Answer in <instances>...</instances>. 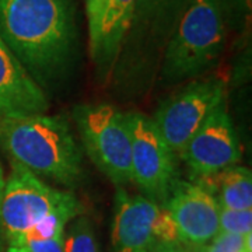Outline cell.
Instances as JSON below:
<instances>
[{
    "instance_id": "6da1fadb",
    "label": "cell",
    "mask_w": 252,
    "mask_h": 252,
    "mask_svg": "<svg viewBox=\"0 0 252 252\" xmlns=\"http://www.w3.org/2000/svg\"><path fill=\"white\" fill-rule=\"evenodd\" d=\"M0 38L44 87L59 79L72 62V0H0Z\"/></svg>"
},
{
    "instance_id": "7a4b0ae2",
    "label": "cell",
    "mask_w": 252,
    "mask_h": 252,
    "mask_svg": "<svg viewBox=\"0 0 252 252\" xmlns=\"http://www.w3.org/2000/svg\"><path fill=\"white\" fill-rule=\"evenodd\" d=\"M0 146L17 162L35 174L66 187L83 177V150L69 122L46 114L0 119Z\"/></svg>"
},
{
    "instance_id": "3957f363",
    "label": "cell",
    "mask_w": 252,
    "mask_h": 252,
    "mask_svg": "<svg viewBox=\"0 0 252 252\" xmlns=\"http://www.w3.org/2000/svg\"><path fill=\"white\" fill-rule=\"evenodd\" d=\"M228 21L225 0H192L164 46L162 80L178 84L209 72L224 51Z\"/></svg>"
},
{
    "instance_id": "277c9868",
    "label": "cell",
    "mask_w": 252,
    "mask_h": 252,
    "mask_svg": "<svg viewBox=\"0 0 252 252\" xmlns=\"http://www.w3.org/2000/svg\"><path fill=\"white\" fill-rule=\"evenodd\" d=\"M83 149L118 188L132 182L130 130L126 114L109 104H83L73 109Z\"/></svg>"
},
{
    "instance_id": "5b68a950",
    "label": "cell",
    "mask_w": 252,
    "mask_h": 252,
    "mask_svg": "<svg viewBox=\"0 0 252 252\" xmlns=\"http://www.w3.org/2000/svg\"><path fill=\"white\" fill-rule=\"evenodd\" d=\"M76 198L70 192L49 187L35 174L13 162L0 202V234L13 247L56 207Z\"/></svg>"
},
{
    "instance_id": "8992f818",
    "label": "cell",
    "mask_w": 252,
    "mask_h": 252,
    "mask_svg": "<svg viewBox=\"0 0 252 252\" xmlns=\"http://www.w3.org/2000/svg\"><path fill=\"white\" fill-rule=\"evenodd\" d=\"M126 118L132 143V182L142 196L162 206L177 181V154L152 118L142 112H129Z\"/></svg>"
},
{
    "instance_id": "52a82bcc",
    "label": "cell",
    "mask_w": 252,
    "mask_h": 252,
    "mask_svg": "<svg viewBox=\"0 0 252 252\" xmlns=\"http://www.w3.org/2000/svg\"><path fill=\"white\" fill-rule=\"evenodd\" d=\"M221 79L195 80L165 99L152 118L174 153L180 154L209 115L225 102Z\"/></svg>"
},
{
    "instance_id": "ba28073f",
    "label": "cell",
    "mask_w": 252,
    "mask_h": 252,
    "mask_svg": "<svg viewBox=\"0 0 252 252\" xmlns=\"http://www.w3.org/2000/svg\"><path fill=\"white\" fill-rule=\"evenodd\" d=\"M192 0H137L135 14L119 59L136 70H146L157 58L172 34L184 10Z\"/></svg>"
},
{
    "instance_id": "9c48e42d",
    "label": "cell",
    "mask_w": 252,
    "mask_h": 252,
    "mask_svg": "<svg viewBox=\"0 0 252 252\" xmlns=\"http://www.w3.org/2000/svg\"><path fill=\"white\" fill-rule=\"evenodd\" d=\"M180 156L193 180L217 174L241 161V143L225 102L209 115Z\"/></svg>"
},
{
    "instance_id": "30bf717a",
    "label": "cell",
    "mask_w": 252,
    "mask_h": 252,
    "mask_svg": "<svg viewBox=\"0 0 252 252\" xmlns=\"http://www.w3.org/2000/svg\"><path fill=\"white\" fill-rule=\"evenodd\" d=\"M162 207L170 213L184 244L202 247L219 234L220 205L195 181H175Z\"/></svg>"
},
{
    "instance_id": "8fae6325",
    "label": "cell",
    "mask_w": 252,
    "mask_h": 252,
    "mask_svg": "<svg viewBox=\"0 0 252 252\" xmlns=\"http://www.w3.org/2000/svg\"><path fill=\"white\" fill-rule=\"evenodd\" d=\"M158 205L142 195H132L118 188L114 199L111 228L112 252H152L153 223Z\"/></svg>"
},
{
    "instance_id": "7c38bea8",
    "label": "cell",
    "mask_w": 252,
    "mask_h": 252,
    "mask_svg": "<svg viewBox=\"0 0 252 252\" xmlns=\"http://www.w3.org/2000/svg\"><path fill=\"white\" fill-rule=\"evenodd\" d=\"M44 89L0 38V119L46 114Z\"/></svg>"
},
{
    "instance_id": "4fadbf2b",
    "label": "cell",
    "mask_w": 252,
    "mask_h": 252,
    "mask_svg": "<svg viewBox=\"0 0 252 252\" xmlns=\"http://www.w3.org/2000/svg\"><path fill=\"white\" fill-rule=\"evenodd\" d=\"M137 0H105L97 26L89 31L90 56L97 76L107 80L117 66L119 55L135 14Z\"/></svg>"
},
{
    "instance_id": "5bb4252c",
    "label": "cell",
    "mask_w": 252,
    "mask_h": 252,
    "mask_svg": "<svg viewBox=\"0 0 252 252\" xmlns=\"http://www.w3.org/2000/svg\"><path fill=\"white\" fill-rule=\"evenodd\" d=\"M207 189L220 207L252 210V174L245 167H230L205 178L193 180Z\"/></svg>"
},
{
    "instance_id": "9a60e30c",
    "label": "cell",
    "mask_w": 252,
    "mask_h": 252,
    "mask_svg": "<svg viewBox=\"0 0 252 252\" xmlns=\"http://www.w3.org/2000/svg\"><path fill=\"white\" fill-rule=\"evenodd\" d=\"M64 252H99L94 225L87 216L74 217L67 224L64 231Z\"/></svg>"
},
{
    "instance_id": "2e32d148",
    "label": "cell",
    "mask_w": 252,
    "mask_h": 252,
    "mask_svg": "<svg viewBox=\"0 0 252 252\" xmlns=\"http://www.w3.org/2000/svg\"><path fill=\"white\" fill-rule=\"evenodd\" d=\"M219 233L251 235L252 210H231V209L220 207Z\"/></svg>"
},
{
    "instance_id": "e0dca14e",
    "label": "cell",
    "mask_w": 252,
    "mask_h": 252,
    "mask_svg": "<svg viewBox=\"0 0 252 252\" xmlns=\"http://www.w3.org/2000/svg\"><path fill=\"white\" fill-rule=\"evenodd\" d=\"M252 235L219 233L209 243L205 252H252Z\"/></svg>"
},
{
    "instance_id": "ac0fdd59",
    "label": "cell",
    "mask_w": 252,
    "mask_h": 252,
    "mask_svg": "<svg viewBox=\"0 0 252 252\" xmlns=\"http://www.w3.org/2000/svg\"><path fill=\"white\" fill-rule=\"evenodd\" d=\"M154 241L162 243H182L177 230V225L170 216V213L162 206H158V213L153 223Z\"/></svg>"
},
{
    "instance_id": "d6986e66",
    "label": "cell",
    "mask_w": 252,
    "mask_h": 252,
    "mask_svg": "<svg viewBox=\"0 0 252 252\" xmlns=\"http://www.w3.org/2000/svg\"><path fill=\"white\" fill-rule=\"evenodd\" d=\"M27 252H64V233L51 238H24L17 245Z\"/></svg>"
},
{
    "instance_id": "ffe728a7",
    "label": "cell",
    "mask_w": 252,
    "mask_h": 252,
    "mask_svg": "<svg viewBox=\"0 0 252 252\" xmlns=\"http://www.w3.org/2000/svg\"><path fill=\"white\" fill-rule=\"evenodd\" d=\"M105 6V0H86V14L89 23V31L97 26L99 21L101 13Z\"/></svg>"
},
{
    "instance_id": "44dd1931",
    "label": "cell",
    "mask_w": 252,
    "mask_h": 252,
    "mask_svg": "<svg viewBox=\"0 0 252 252\" xmlns=\"http://www.w3.org/2000/svg\"><path fill=\"white\" fill-rule=\"evenodd\" d=\"M228 16L237 18H245L251 13V0H225Z\"/></svg>"
},
{
    "instance_id": "7402d4cb",
    "label": "cell",
    "mask_w": 252,
    "mask_h": 252,
    "mask_svg": "<svg viewBox=\"0 0 252 252\" xmlns=\"http://www.w3.org/2000/svg\"><path fill=\"white\" fill-rule=\"evenodd\" d=\"M152 252H190L184 243H162L154 241Z\"/></svg>"
},
{
    "instance_id": "603a6c76",
    "label": "cell",
    "mask_w": 252,
    "mask_h": 252,
    "mask_svg": "<svg viewBox=\"0 0 252 252\" xmlns=\"http://www.w3.org/2000/svg\"><path fill=\"white\" fill-rule=\"evenodd\" d=\"M4 172H3V167H1V162H0V202H1V195H3V188H4ZM3 240H1V234H0V252L3 250Z\"/></svg>"
},
{
    "instance_id": "cb8c5ba5",
    "label": "cell",
    "mask_w": 252,
    "mask_h": 252,
    "mask_svg": "<svg viewBox=\"0 0 252 252\" xmlns=\"http://www.w3.org/2000/svg\"><path fill=\"white\" fill-rule=\"evenodd\" d=\"M4 252H27V251H26L24 248H21V247H7Z\"/></svg>"
}]
</instances>
